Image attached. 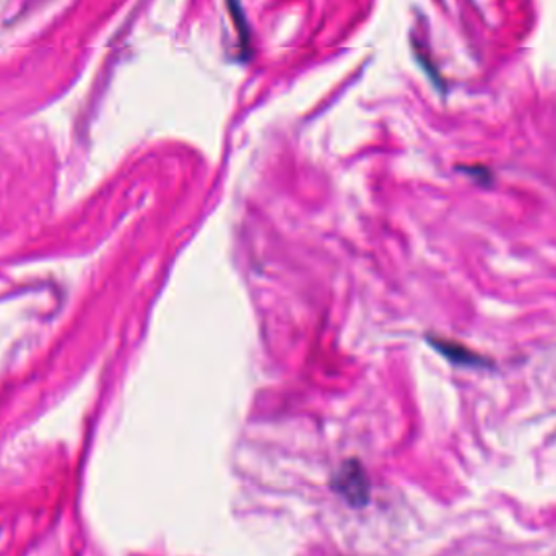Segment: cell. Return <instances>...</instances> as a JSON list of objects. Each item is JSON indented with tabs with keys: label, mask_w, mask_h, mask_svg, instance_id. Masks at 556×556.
Wrapping results in <instances>:
<instances>
[{
	"label": "cell",
	"mask_w": 556,
	"mask_h": 556,
	"mask_svg": "<svg viewBox=\"0 0 556 556\" xmlns=\"http://www.w3.org/2000/svg\"><path fill=\"white\" fill-rule=\"evenodd\" d=\"M334 487L340 495H344L353 505L367 503V491H369L367 474L355 460L342 466L334 480Z\"/></svg>",
	"instance_id": "cell-1"
},
{
	"label": "cell",
	"mask_w": 556,
	"mask_h": 556,
	"mask_svg": "<svg viewBox=\"0 0 556 556\" xmlns=\"http://www.w3.org/2000/svg\"><path fill=\"white\" fill-rule=\"evenodd\" d=\"M431 345L436 348L437 351L446 357L449 361L456 363V365H462V367H490L491 361L487 358L482 357L475 353L474 350L454 342V340H446V338L429 337Z\"/></svg>",
	"instance_id": "cell-2"
}]
</instances>
